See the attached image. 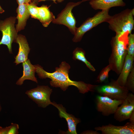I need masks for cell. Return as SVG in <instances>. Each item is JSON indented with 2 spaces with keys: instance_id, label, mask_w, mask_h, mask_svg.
<instances>
[{
  "instance_id": "cell-1",
  "label": "cell",
  "mask_w": 134,
  "mask_h": 134,
  "mask_svg": "<svg viewBox=\"0 0 134 134\" xmlns=\"http://www.w3.org/2000/svg\"><path fill=\"white\" fill-rule=\"evenodd\" d=\"M34 66L35 72L39 78H50L51 80L50 82L51 86L59 87L64 91H66L69 86H73L77 88L80 93L84 94L89 91H94L97 85L86 83L82 81H77L70 79L68 75L70 66L65 61L62 62L59 67L55 68V71L51 73L46 71L38 65Z\"/></svg>"
},
{
  "instance_id": "cell-2",
  "label": "cell",
  "mask_w": 134,
  "mask_h": 134,
  "mask_svg": "<svg viewBox=\"0 0 134 134\" xmlns=\"http://www.w3.org/2000/svg\"><path fill=\"white\" fill-rule=\"evenodd\" d=\"M129 33L126 32L120 35L116 34L111 40V52L109 60L111 70L119 74L127 54L128 36Z\"/></svg>"
},
{
  "instance_id": "cell-3",
  "label": "cell",
  "mask_w": 134,
  "mask_h": 134,
  "mask_svg": "<svg viewBox=\"0 0 134 134\" xmlns=\"http://www.w3.org/2000/svg\"><path fill=\"white\" fill-rule=\"evenodd\" d=\"M134 9H126L119 13L110 16L106 22L110 29L120 35L128 32L131 33L134 27Z\"/></svg>"
},
{
  "instance_id": "cell-4",
  "label": "cell",
  "mask_w": 134,
  "mask_h": 134,
  "mask_svg": "<svg viewBox=\"0 0 134 134\" xmlns=\"http://www.w3.org/2000/svg\"><path fill=\"white\" fill-rule=\"evenodd\" d=\"M109 10L98 12L93 17L88 18L79 27L77 28L73 41L75 42L80 41L87 32L103 22H106L110 16L109 14Z\"/></svg>"
},
{
  "instance_id": "cell-5",
  "label": "cell",
  "mask_w": 134,
  "mask_h": 134,
  "mask_svg": "<svg viewBox=\"0 0 134 134\" xmlns=\"http://www.w3.org/2000/svg\"><path fill=\"white\" fill-rule=\"evenodd\" d=\"M95 91L100 96L116 100H124L129 91L125 86H121L116 80L112 79L107 84L97 85Z\"/></svg>"
},
{
  "instance_id": "cell-6",
  "label": "cell",
  "mask_w": 134,
  "mask_h": 134,
  "mask_svg": "<svg viewBox=\"0 0 134 134\" xmlns=\"http://www.w3.org/2000/svg\"><path fill=\"white\" fill-rule=\"evenodd\" d=\"M90 0H82L76 2L68 3L52 22L55 24L65 26L68 28L71 33L74 35L77 28L76 27V20L72 10L74 7L83 2Z\"/></svg>"
},
{
  "instance_id": "cell-7",
  "label": "cell",
  "mask_w": 134,
  "mask_h": 134,
  "mask_svg": "<svg viewBox=\"0 0 134 134\" xmlns=\"http://www.w3.org/2000/svg\"><path fill=\"white\" fill-rule=\"evenodd\" d=\"M15 20L14 17H10L0 21V31L2 34L0 45L4 44L7 46L11 53L12 52V44L13 42H15L18 35L14 27Z\"/></svg>"
},
{
  "instance_id": "cell-8",
  "label": "cell",
  "mask_w": 134,
  "mask_h": 134,
  "mask_svg": "<svg viewBox=\"0 0 134 134\" xmlns=\"http://www.w3.org/2000/svg\"><path fill=\"white\" fill-rule=\"evenodd\" d=\"M52 91L48 86L38 85L35 88L27 91L25 93L39 107L45 108L52 104L50 99Z\"/></svg>"
},
{
  "instance_id": "cell-9",
  "label": "cell",
  "mask_w": 134,
  "mask_h": 134,
  "mask_svg": "<svg viewBox=\"0 0 134 134\" xmlns=\"http://www.w3.org/2000/svg\"><path fill=\"white\" fill-rule=\"evenodd\" d=\"M124 100H113L107 97L97 95L96 99L97 110L103 115L108 116L114 114Z\"/></svg>"
},
{
  "instance_id": "cell-10",
  "label": "cell",
  "mask_w": 134,
  "mask_h": 134,
  "mask_svg": "<svg viewBox=\"0 0 134 134\" xmlns=\"http://www.w3.org/2000/svg\"><path fill=\"white\" fill-rule=\"evenodd\" d=\"M134 110V95L128 93L120 106L114 113V119L119 122L129 119Z\"/></svg>"
},
{
  "instance_id": "cell-11",
  "label": "cell",
  "mask_w": 134,
  "mask_h": 134,
  "mask_svg": "<svg viewBox=\"0 0 134 134\" xmlns=\"http://www.w3.org/2000/svg\"><path fill=\"white\" fill-rule=\"evenodd\" d=\"M95 129L97 131H100L102 134H134V124L130 122L122 126L109 124L95 127Z\"/></svg>"
},
{
  "instance_id": "cell-12",
  "label": "cell",
  "mask_w": 134,
  "mask_h": 134,
  "mask_svg": "<svg viewBox=\"0 0 134 134\" xmlns=\"http://www.w3.org/2000/svg\"><path fill=\"white\" fill-rule=\"evenodd\" d=\"M52 105L58 109L60 117L65 118L67 122L68 129L66 133L68 134H77L76 127L77 124L80 122V119L67 113L65 108L62 104L52 102Z\"/></svg>"
},
{
  "instance_id": "cell-13",
  "label": "cell",
  "mask_w": 134,
  "mask_h": 134,
  "mask_svg": "<svg viewBox=\"0 0 134 134\" xmlns=\"http://www.w3.org/2000/svg\"><path fill=\"white\" fill-rule=\"evenodd\" d=\"M15 42L18 44L19 46L18 53L15 58L14 62L17 65L28 59L30 49L26 37L23 35H18Z\"/></svg>"
},
{
  "instance_id": "cell-14",
  "label": "cell",
  "mask_w": 134,
  "mask_h": 134,
  "mask_svg": "<svg viewBox=\"0 0 134 134\" xmlns=\"http://www.w3.org/2000/svg\"><path fill=\"white\" fill-rule=\"evenodd\" d=\"M89 3L95 10L109 9L115 7H124L126 4L123 0H90Z\"/></svg>"
},
{
  "instance_id": "cell-15",
  "label": "cell",
  "mask_w": 134,
  "mask_h": 134,
  "mask_svg": "<svg viewBox=\"0 0 134 134\" xmlns=\"http://www.w3.org/2000/svg\"><path fill=\"white\" fill-rule=\"evenodd\" d=\"M22 66L23 67V75L17 81L16 84L21 85L26 80H30L37 83V80L35 76L36 71L35 66L32 65L29 59H28L22 63Z\"/></svg>"
},
{
  "instance_id": "cell-16",
  "label": "cell",
  "mask_w": 134,
  "mask_h": 134,
  "mask_svg": "<svg viewBox=\"0 0 134 134\" xmlns=\"http://www.w3.org/2000/svg\"><path fill=\"white\" fill-rule=\"evenodd\" d=\"M134 57L127 54L119 76L116 81L121 86H125L128 77L132 68Z\"/></svg>"
},
{
  "instance_id": "cell-17",
  "label": "cell",
  "mask_w": 134,
  "mask_h": 134,
  "mask_svg": "<svg viewBox=\"0 0 134 134\" xmlns=\"http://www.w3.org/2000/svg\"><path fill=\"white\" fill-rule=\"evenodd\" d=\"M17 12L18 22L16 30L18 32L24 29L30 15L27 8L26 4H19Z\"/></svg>"
},
{
  "instance_id": "cell-18",
  "label": "cell",
  "mask_w": 134,
  "mask_h": 134,
  "mask_svg": "<svg viewBox=\"0 0 134 134\" xmlns=\"http://www.w3.org/2000/svg\"><path fill=\"white\" fill-rule=\"evenodd\" d=\"M38 9L41 19L40 22L44 27H47L55 19V16L46 6L38 7Z\"/></svg>"
},
{
  "instance_id": "cell-19",
  "label": "cell",
  "mask_w": 134,
  "mask_h": 134,
  "mask_svg": "<svg viewBox=\"0 0 134 134\" xmlns=\"http://www.w3.org/2000/svg\"><path fill=\"white\" fill-rule=\"evenodd\" d=\"M73 59L74 60H78L84 63L87 67L90 70L95 71L96 69L89 62L85 57V52L81 48L77 47L73 51Z\"/></svg>"
},
{
  "instance_id": "cell-20",
  "label": "cell",
  "mask_w": 134,
  "mask_h": 134,
  "mask_svg": "<svg viewBox=\"0 0 134 134\" xmlns=\"http://www.w3.org/2000/svg\"><path fill=\"white\" fill-rule=\"evenodd\" d=\"M111 70V68L109 64L103 68L98 76L97 81L101 83L105 81L108 78L109 72Z\"/></svg>"
},
{
  "instance_id": "cell-21",
  "label": "cell",
  "mask_w": 134,
  "mask_h": 134,
  "mask_svg": "<svg viewBox=\"0 0 134 134\" xmlns=\"http://www.w3.org/2000/svg\"><path fill=\"white\" fill-rule=\"evenodd\" d=\"M125 86L129 90L134 93V68H132L127 78Z\"/></svg>"
},
{
  "instance_id": "cell-22",
  "label": "cell",
  "mask_w": 134,
  "mask_h": 134,
  "mask_svg": "<svg viewBox=\"0 0 134 134\" xmlns=\"http://www.w3.org/2000/svg\"><path fill=\"white\" fill-rule=\"evenodd\" d=\"M26 6L29 13L32 17L40 21V18L39 16L38 7L33 4H27Z\"/></svg>"
},
{
  "instance_id": "cell-23",
  "label": "cell",
  "mask_w": 134,
  "mask_h": 134,
  "mask_svg": "<svg viewBox=\"0 0 134 134\" xmlns=\"http://www.w3.org/2000/svg\"><path fill=\"white\" fill-rule=\"evenodd\" d=\"M127 54L134 57V34L131 33L128 36Z\"/></svg>"
},
{
  "instance_id": "cell-24",
  "label": "cell",
  "mask_w": 134,
  "mask_h": 134,
  "mask_svg": "<svg viewBox=\"0 0 134 134\" xmlns=\"http://www.w3.org/2000/svg\"><path fill=\"white\" fill-rule=\"evenodd\" d=\"M9 127L7 134H17L19 133V126L18 124L11 123Z\"/></svg>"
},
{
  "instance_id": "cell-25",
  "label": "cell",
  "mask_w": 134,
  "mask_h": 134,
  "mask_svg": "<svg viewBox=\"0 0 134 134\" xmlns=\"http://www.w3.org/2000/svg\"><path fill=\"white\" fill-rule=\"evenodd\" d=\"M9 126L4 127H0V134H7Z\"/></svg>"
},
{
  "instance_id": "cell-26",
  "label": "cell",
  "mask_w": 134,
  "mask_h": 134,
  "mask_svg": "<svg viewBox=\"0 0 134 134\" xmlns=\"http://www.w3.org/2000/svg\"><path fill=\"white\" fill-rule=\"evenodd\" d=\"M81 134H100L97 131H94L92 130H87L83 132Z\"/></svg>"
},
{
  "instance_id": "cell-27",
  "label": "cell",
  "mask_w": 134,
  "mask_h": 134,
  "mask_svg": "<svg viewBox=\"0 0 134 134\" xmlns=\"http://www.w3.org/2000/svg\"><path fill=\"white\" fill-rule=\"evenodd\" d=\"M18 4H28L30 2L31 0H17Z\"/></svg>"
},
{
  "instance_id": "cell-28",
  "label": "cell",
  "mask_w": 134,
  "mask_h": 134,
  "mask_svg": "<svg viewBox=\"0 0 134 134\" xmlns=\"http://www.w3.org/2000/svg\"><path fill=\"white\" fill-rule=\"evenodd\" d=\"M130 122L134 124V110L133 112L129 118Z\"/></svg>"
},
{
  "instance_id": "cell-29",
  "label": "cell",
  "mask_w": 134,
  "mask_h": 134,
  "mask_svg": "<svg viewBox=\"0 0 134 134\" xmlns=\"http://www.w3.org/2000/svg\"><path fill=\"white\" fill-rule=\"evenodd\" d=\"M46 0H39V1H45ZM52 0L54 3H56V1H57L58 2H61L63 1H64V0Z\"/></svg>"
},
{
  "instance_id": "cell-30",
  "label": "cell",
  "mask_w": 134,
  "mask_h": 134,
  "mask_svg": "<svg viewBox=\"0 0 134 134\" xmlns=\"http://www.w3.org/2000/svg\"><path fill=\"white\" fill-rule=\"evenodd\" d=\"M4 12V10L0 6V13H2Z\"/></svg>"
},
{
  "instance_id": "cell-31",
  "label": "cell",
  "mask_w": 134,
  "mask_h": 134,
  "mask_svg": "<svg viewBox=\"0 0 134 134\" xmlns=\"http://www.w3.org/2000/svg\"><path fill=\"white\" fill-rule=\"evenodd\" d=\"M2 109V107L0 103V112L1 111Z\"/></svg>"
}]
</instances>
